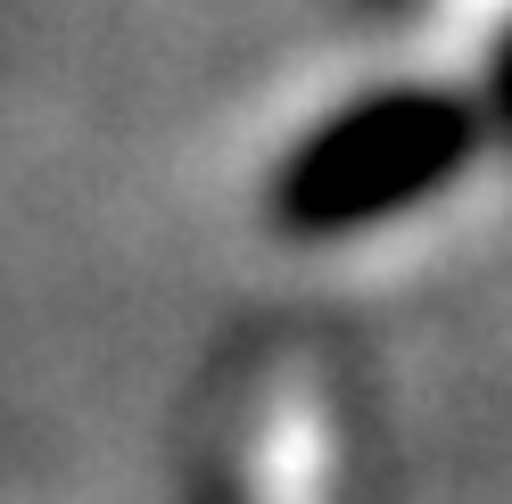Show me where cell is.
<instances>
[{"label":"cell","instance_id":"6da1fadb","mask_svg":"<svg viewBox=\"0 0 512 504\" xmlns=\"http://www.w3.org/2000/svg\"><path fill=\"white\" fill-rule=\"evenodd\" d=\"M190 471V504H372V438L314 339H273L223 381Z\"/></svg>","mask_w":512,"mask_h":504},{"label":"cell","instance_id":"7a4b0ae2","mask_svg":"<svg viewBox=\"0 0 512 504\" xmlns=\"http://www.w3.org/2000/svg\"><path fill=\"white\" fill-rule=\"evenodd\" d=\"M471 116L446 83H397L339 108L281 166V215L298 240H364L397 215L446 199L471 166Z\"/></svg>","mask_w":512,"mask_h":504}]
</instances>
